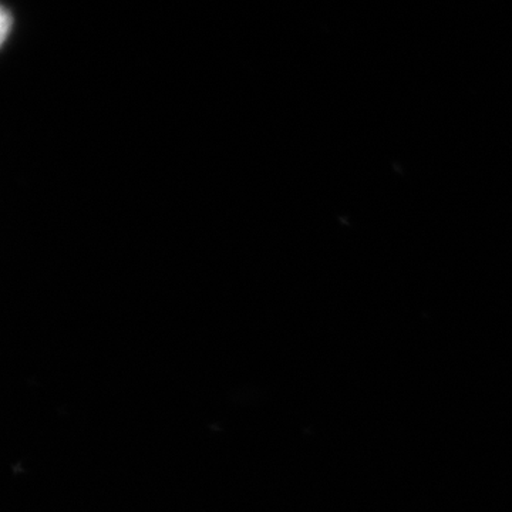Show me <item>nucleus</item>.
Returning a JSON list of instances; mask_svg holds the SVG:
<instances>
[{"mask_svg": "<svg viewBox=\"0 0 512 512\" xmlns=\"http://www.w3.org/2000/svg\"><path fill=\"white\" fill-rule=\"evenodd\" d=\"M13 23H15V20H13L12 13L3 6L2 13H0V35H2V43L6 42L10 32H12Z\"/></svg>", "mask_w": 512, "mask_h": 512, "instance_id": "nucleus-1", "label": "nucleus"}]
</instances>
